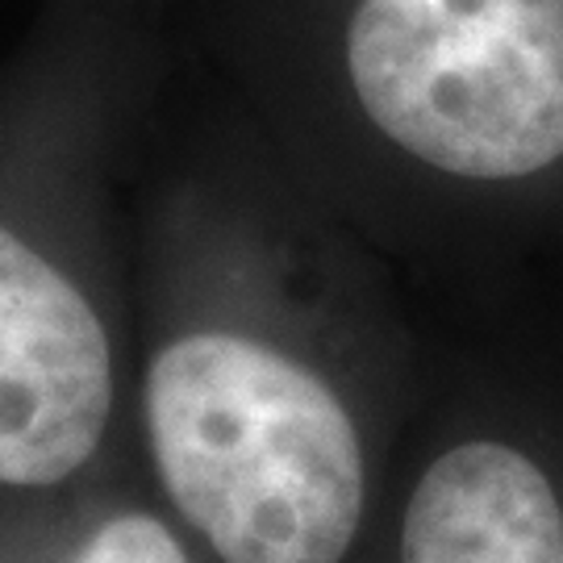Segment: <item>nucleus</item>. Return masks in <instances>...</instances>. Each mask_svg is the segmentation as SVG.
Listing matches in <instances>:
<instances>
[{
    "mask_svg": "<svg viewBox=\"0 0 563 563\" xmlns=\"http://www.w3.org/2000/svg\"><path fill=\"white\" fill-rule=\"evenodd\" d=\"M401 563H563L560 497L514 446L463 443L413 488Z\"/></svg>",
    "mask_w": 563,
    "mask_h": 563,
    "instance_id": "obj_4",
    "label": "nucleus"
},
{
    "mask_svg": "<svg viewBox=\"0 0 563 563\" xmlns=\"http://www.w3.org/2000/svg\"><path fill=\"white\" fill-rule=\"evenodd\" d=\"M71 563H188V555L163 522L146 514H121L104 522Z\"/></svg>",
    "mask_w": 563,
    "mask_h": 563,
    "instance_id": "obj_5",
    "label": "nucleus"
},
{
    "mask_svg": "<svg viewBox=\"0 0 563 563\" xmlns=\"http://www.w3.org/2000/svg\"><path fill=\"white\" fill-rule=\"evenodd\" d=\"M346 63L367 118L451 176L563 155V0H360Z\"/></svg>",
    "mask_w": 563,
    "mask_h": 563,
    "instance_id": "obj_2",
    "label": "nucleus"
},
{
    "mask_svg": "<svg viewBox=\"0 0 563 563\" xmlns=\"http://www.w3.org/2000/svg\"><path fill=\"white\" fill-rule=\"evenodd\" d=\"M146 426L180 514L225 563H339L363 455L309 367L239 334H188L146 376Z\"/></svg>",
    "mask_w": 563,
    "mask_h": 563,
    "instance_id": "obj_1",
    "label": "nucleus"
},
{
    "mask_svg": "<svg viewBox=\"0 0 563 563\" xmlns=\"http://www.w3.org/2000/svg\"><path fill=\"white\" fill-rule=\"evenodd\" d=\"M113 360L76 284L0 225V484H59L109 422Z\"/></svg>",
    "mask_w": 563,
    "mask_h": 563,
    "instance_id": "obj_3",
    "label": "nucleus"
}]
</instances>
